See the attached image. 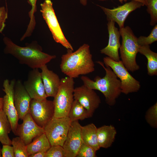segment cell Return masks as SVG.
<instances>
[{"mask_svg":"<svg viewBox=\"0 0 157 157\" xmlns=\"http://www.w3.org/2000/svg\"><path fill=\"white\" fill-rule=\"evenodd\" d=\"M31 99L21 81H16L14 88L13 100L19 119L23 120L29 113Z\"/></svg>","mask_w":157,"mask_h":157,"instance_id":"16","label":"cell"},{"mask_svg":"<svg viewBox=\"0 0 157 157\" xmlns=\"http://www.w3.org/2000/svg\"><path fill=\"white\" fill-rule=\"evenodd\" d=\"M11 131L10 123L2 110L0 111V142L2 145H12V140L8 136Z\"/></svg>","mask_w":157,"mask_h":157,"instance_id":"23","label":"cell"},{"mask_svg":"<svg viewBox=\"0 0 157 157\" xmlns=\"http://www.w3.org/2000/svg\"><path fill=\"white\" fill-rule=\"evenodd\" d=\"M3 41L5 45V53L11 55L20 63L26 65L32 69H40L56 58L55 55L43 52L41 47L35 41L26 43L25 47L16 44L6 36L3 37Z\"/></svg>","mask_w":157,"mask_h":157,"instance_id":"1","label":"cell"},{"mask_svg":"<svg viewBox=\"0 0 157 157\" xmlns=\"http://www.w3.org/2000/svg\"><path fill=\"white\" fill-rule=\"evenodd\" d=\"M147 123L153 128H157V102L150 107L145 115Z\"/></svg>","mask_w":157,"mask_h":157,"instance_id":"27","label":"cell"},{"mask_svg":"<svg viewBox=\"0 0 157 157\" xmlns=\"http://www.w3.org/2000/svg\"><path fill=\"white\" fill-rule=\"evenodd\" d=\"M157 41V25H155L151 33L147 37L141 36L138 38V42L140 46L151 44Z\"/></svg>","mask_w":157,"mask_h":157,"instance_id":"29","label":"cell"},{"mask_svg":"<svg viewBox=\"0 0 157 157\" xmlns=\"http://www.w3.org/2000/svg\"><path fill=\"white\" fill-rule=\"evenodd\" d=\"M68 116L71 122L90 117L87 110L78 101L74 100Z\"/></svg>","mask_w":157,"mask_h":157,"instance_id":"24","label":"cell"},{"mask_svg":"<svg viewBox=\"0 0 157 157\" xmlns=\"http://www.w3.org/2000/svg\"><path fill=\"white\" fill-rule=\"evenodd\" d=\"M29 113L35 123L44 128L54 117L53 101L47 99L42 100L32 99Z\"/></svg>","mask_w":157,"mask_h":157,"instance_id":"9","label":"cell"},{"mask_svg":"<svg viewBox=\"0 0 157 157\" xmlns=\"http://www.w3.org/2000/svg\"><path fill=\"white\" fill-rule=\"evenodd\" d=\"M96 152L93 148L83 142L78 150L76 157H96Z\"/></svg>","mask_w":157,"mask_h":157,"instance_id":"30","label":"cell"},{"mask_svg":"<svg viewBox=\"0 0 157 157\" xmlns=\"http://www.w3.org/2000/svg\"><path fill=\"white\" fill-rule=\"evenodd\" d=\"M72 122L68 116L60 118L53 117L44 129L51 146H63L67 137Z\"/></svg>","mask_w":157,"mask_h":157,"instance_id":"8","label":"cell"},{"mask_svg":"<svg viewBox=\"0 0 157 157\" xmlns=\"http://www.w3.org/2000/svg\"><path fill=\"white\" fill-rule=\"evenodd\" d=\"M99 1H106L108 0H98ZM120 2L122 3L123 1H126L127 0H118ZM131 1L132 0H134V1H139L140 2H141V3H142L144 6H146L147 4V1L146 0H131Z\"/></svg>","mask_w":157,"mask_h":157,"instance_id":"35","label":"cell"},{"mask_svg":"<svg viewBox=\"0 0 157 157\" xmlns=\"http://www.w3.org/2000/svg\"><path fill=\"white\" fill-rule=\"evenodd\" d=\"M147 11L150 16V25L154 26L157 22V0H146Z\"/></svg>","mask_w":157,"mask_h":157,"instance_id":"28","label":"cell"},{"mask_svg":"<svg viewBox=\"0 0 157 157\" xmlns=\"http://www.w3.org/2000/svg\"><path fill=\"white\" fill-rule=\"evenodd\" d=\"M12 145L15 157H29L27 145L20 137L17 136L13 138L12 140Z\"/></svg>","mask_w":157,"mask_h":157,"instance_id":"26","label":"cell"},{"mask_svg":"<svg viewBox=\"0 0 157 157\" xmlns=\"http://www.w3.org/2000/svg\"><path fill=\"white\" fill-rule=\"evenodd\" d=\"M138 52L144 56L147 60L148 74L150 76L157 75V53L150 49L149 45L140 46Z\"/></svg>","mask_w":157,"mask_h":157,"instance_id":"21","label":"cell"},{"mask_svg":"<svg viewBox=\"0 0 157 157\" xmlns=\"http://www.w3.org/2000/svg\"><path fill=\"white\" fill-rule=\"evenodd\" d=\"M97 5L104 12L107 20L116 22L120 28L124 27L125 21L131 12L144 6L140 2L134 0L111 9Z\"/></svg>","mask_w":157,"mask_h":157,"instance_id":"11","label":"cell"},{"mask_svg":"<svg viewBox=\"0 0 157 157\" xmlns=\"http://www.w3.org/2000/svg\"><path fill=\"white\" fill-rule=\"evenodd\" d=\"M97 63L105 70V76L102 78L97 76L94 80L84 75L81 77V79L83 84L88 87L101 92L105 97L106 104L113 106L122 93L120 81L110 67L105 66L101 61Z\"/></svg>","mask_w":157,"mask_h":157,"instance_id":"3","label":"cell"},{"mask_svg":"<svg viewBox=\"0 0 157 157\" xmlns=\"http://www.w3.org/2000/svg\"><path fill=\"white\" fill-rule=\"evenodd\" d=\"M87 0H80V3L83 6H85L87 4Z\"/></svg>","mask_w":157,"mask_h":157,"instance_id":"37","label":"cell"},{"mask_svg":"<svg viewBox=\"0 0 157 157\" xmlns=\"http://www.w3.org/2000/svg\"><path fill=\"white\" fill-rule=\"evenodd\" d=\"M8 17L7 8L4 6L0 7V33H2L5 27V22Z\"/></svg>","mask_w":157,"mask_h":157,"instance_id":"32","label":"cell"},{"mask_svg":"<svg viewBox=\"0 0 157 157\" xmlns=\"http://www.w3.org/2000/svg\"><path fill=\"white\" fill-rule=\"evenodd\" d=\"M23 85L32 99L42 100L47 99L41 72L38 69H32L28 74Z\"/></svg>","mask_w":157,"mask_h":157,"instance_id":"15","label":"cell"},{"mask_svg":"<svg viewBox=\"0 0 157 157\" xmlns=\"http://www.w3.org/2000/svg\"><path fill=\"white\" fill-rule=\"evenodd\" d=\"M1 149L0 147V157H1Z\"/></svg>","mask_w":157,"mask_h":157,"instance_id":"38","label":"cell"},{"mask_svg":"<svg viewBox=\"0 0 157 157\" xmlns=\"http://www.w3.org/2000/svg\"><path fill=\"white\" fill-rule=\"evenodd\" d=\"M45 157H65L63 146L59 145L51 146L46 152Z\"/></svg>","mask_w":157,"mask_h":157,"instance_id":"31","label":"cell"},{"mask_svg":"<svg viewBox=\"0 0 157 157\" xmlns=\"http://www.w3.org/2000/svg\"><path fill=\"white\" fill-rule=\"evenodd\" d=\"M82 126L78 120L72 122L63 146L65 157H76L83 142Z\"/></svg>","mask_w":157,"mask_h":157,"instance_id":"13","label":"cell"},{"mask_svg":"<svg viewBox=\"0 0 157 157\" xmlns=\"http://www.w3.org/2000/svg\"><path fill=\"white\" fill-rule=\"evenodd\" d=\"M73 51L68 49L67 53L62 56L60 68L62 72L74 79L94 71V64L88 44H84L76 51Z\"/></svg>","mask_w":157,"mask_h":157,"instance_id":"2","label":"cell"},{"mask_svg":"<svg viewBox=\"0 0 157 157\" xmlns=\"http://www.w3.org/2000/svg\"><path fill=\"white\" fill-rule=\"evenodd\" d=\"M97 128L93 123L82 126L81 136L83 142L96 151L99 149L97 140Z\"/></svg>","mask_w":157,"mask_h":157,"instance_id":"20","label":"cell"},{"mask_svg":"<svg viewBox=\"0 0 157 157\" xmlns=\"http://www.w3.org/2000/svg\"><path fill=\"white\" fill-rule=\"evenodd\" d=\"M27 146L29 156L38 152H46L51 146L46 134L44 133L35 138Z\"/></svg>","mask_w":157,"mask_h":157,"instance_id":"22","label":"cell"},{"mask_svg":"<svg viewBox=\"0 0 157 157\" xmlns=\"http://www.w3.org/2000/svg\"><path fill=\"white\" fill-rule=\"evenodd\" d=\"M74 78L67 76L61 79L60 86L53 101L54 117L60 118L68 116L74 100Z\"/></svg>","mask_w":157,"mask_h":157,"instance_id":"5","label":"cell"},{"mask_svg":"<svg viewBox=\"0 0 157 157\" xmlns=\"http://www.w3.org/2000/svg\"><path fill=\"white\" fill-rule=\"evenodd\" d=\"M97 140L100 148H108L111 146L114 142L117 131L112 125H104L97 130Z\"/></svg>","mask_w":157,"mask_h":157,"instance_id":"19","label":"cell"},{"mask_svg":"<svg viewBox=\"0 0 157 157\" xmlns=\"http://www.w3.org/2000/svg\"><path fill=\"white\" fill-rule=\"evenodd\" d=\"M15 80L10 81L6 79L3 83V91L5 94L3 97V110L6 115L11 124L12 131L16 135L19 119L13 100L14 88Z\"/></svg>","mask_w":157,"mask_h":157,"instance_id":"10","label":"cell"},{"mask_svg":"<svg viewBox=\"0 0 157 157\" xmlns=\"http://www.w3.org/2000/svg\"><path fill=\"white\" fill-rule=\"evenodd\" d=\"M43 18L51 31L55 41L67 49L73 51V48L65 37L56 16L51 0H45L40 4Z\"/></svg>","mask_w":157,"mask_h":157,"instance_id":"7","label":"cell"},{"mask_svg":"<svg viewBox=\"0 0 157 157\" xmlns=\"http://www.w3.org/2000/svg\"><path fill=\"white\" fill-rule=\"evenodd\" d=\"M103 61L105 65L110 67L119 79L122 93L127 94L140 90V82L130 74L121 60L115 61L107 56L104 58Z\"/></svg>","mask_w":157,"mask_h":157,"instance_id":"6","label":"cell"},{"mask_svg":"<svg viewBox=\"0 0 157 157\" xmlns=\"http://www.w3.org/2000/svg\"><path fill=\"white\" fill-rule=\"evenodd\" d=\"M37 0H28V3L31 6V9L28 12V15L30 19L26 30L24 34L21 38L20 40L21 41H23L27 37L30 36L35 29L36 25L35 13L37 10L36 6Z\"/></svg>","mask_w":157,"mask_h":157,"instance_id":"25","label":"cell"},{"mask_svg":"<svg viewBox=\"0 0 157 157\" xmlns=\"http://www.w3.org/2000/svg\"><path fill=\"white\" fill-rule=\"evenodd\" d=\"M22 120V123L18 125L16 135L20 137L26 145L31 142L35 138L44 133V128L35 123L29 113Z\"/></svg>","mask_w":157,"mask_h":157,"instance_id":"14","label":"cell"},{"mask_svg":"<svg viewBox=\"0 0 157 157\" xmlns=\"http://www.w3.org/2000/svg\"><path fill=\"white\" fill-rule=\"evenodd\" d=\"M115 22L108 21L107 24L109 34V39L107 45L100 50V52L104 54L113 60H120L119 54L121 44L120 42V35L118 28L115 26Z\"/></svg>","mask_w":157,"mask_h":157,"instance_id":"17","label":"cell"},{"mask_svg":"<svg viewBox=\"0 0 157 157\" xmlns=\"http://www.w3.org/2000/svg\"><path fill=\"white\" fill-rule=\"evenodd\" d=\"M119 31L122 38L119 48L121 61L129 71H136L140 69L136 59L140 46L138 38L128 26L120 28Z\"/></svg>","mask_w":157,"mask_h":157,"instance_id":"4","label":"cell"},{"mask_svg":"<svg viewBox=\"0 0 157 157\" xmlns=\"http://www.w3.org/2000/svg\"><path fill=\"white\" fill-rule=\"evenodd\" d=\"M74 99L78 101L87 110L92 117L101 103L100 97L94 91L83 84L74 88Z\"/></svg>","mask_w":157,"mask_h":157,"instance_id":"12","label":"cell"},{"mask_svg":"<svg viewBox=\"0 0 157 157\" xmlns=\"http://www.w3.org/2000/svg\"><path fill=\"white\" fill-rule=\"evenodd\" d=\"M40 69L46 95L47 97H54L58 90L61 79L56 74L49 70L46 65Z\"/></svg>","mask_w":157,"mask_h":157,"instance_id":"18","label":"cell"},{"mask_svg":"<svg viewBox=\"0 0 157 157\" xmlns=\"http://www.w3.org/2000/svg\"><path fill=\"white\" fill-rule=\"evenodd\" d=\"M3 98L0 97V111L3 110Z\"/></svg>","mask_w":157,"mask_h":157,"instance_id":"36","label":"cell"},{"mask_svg":"<svg viewBox=\"0 0 157 157\" xmlns=\"http://www.w3.org/2000/svg\"><path fill=\"white\" fill-rule=\"evenodd\" d=\"M45 152L39 151L29 155V157H45Z\"/></svg>","mask_w":157,"mask_h":157,"instance_id":"34","label":"cell"},{"mask_svg":"<svg viewBox=\"0 0 157 157\" xmlns=\"http://www.w3.org/2000/svg\"><path fill=\"white\" fill-rule=\"evenodd\" d=\"M1 157H14L15 155L13 146L10 145H3L1 150Z\"/></svg>","mask_w":157,"mask_h":157,"instance_id":"33","label":"cell"}]
</instances>
